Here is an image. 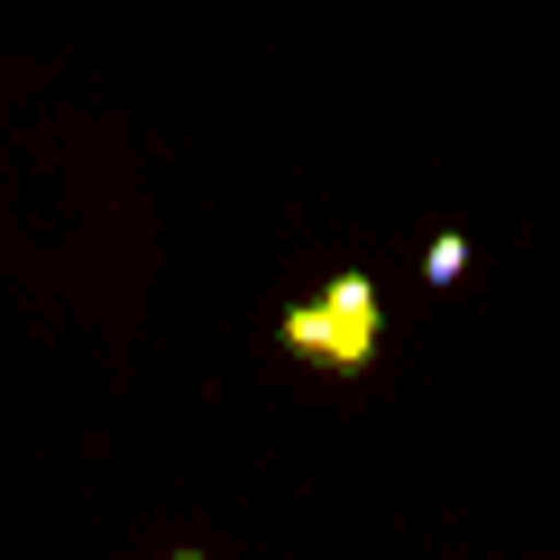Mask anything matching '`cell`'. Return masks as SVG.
I'll list each match as a JSON object with an SVG mask.
<instances>
[{
  "label": "cell",
  "mask_w": 560,
  "mask_h": 560,
  "mask_svg": "<svg viewBox=\"0 0 560 560\" xmlns=\"http://www.w3.org/2000/svg\"><path fill=\"white\" fill-rule=\"evenodd\" d=\"M276 340L294 349V359L331 368V377H368L386 349V322H377V285L368 276H331L313 303H294L285 322H276Z\"/></svg>",
  "instance_id": "6da1fadb"
},
{
  "label": "cell",
  "mask_w": 560,
  "mask_h": 560,
  "mask_svg": "<svg viewBox=\"0 0 560 560\" xmlns=\"http://www.w3.org/2000/svg\"><path fill=\"white\" fill-rule=\"evenodd\" d=\"M459 276H469V240H459V230H441V240H432V258H423V285H441V294H451Z\"/></svg>",
  "instance_id": "7a4b0ae2"
},
{
  "label": "cell",
  "mask_w": 560,
  "mask_h": 560,
  "mask_svg": "<svg viewBox=\"0 0 560 560\" xmlns=\"http://www.w3.org/2000/svg\"><path fill=\"white\" fill-rule=\"evenodd\" d=\"M175 560H202V551H175Z\"/></svg>",
  "instance_id": "3957f363"
}]
</instances>
